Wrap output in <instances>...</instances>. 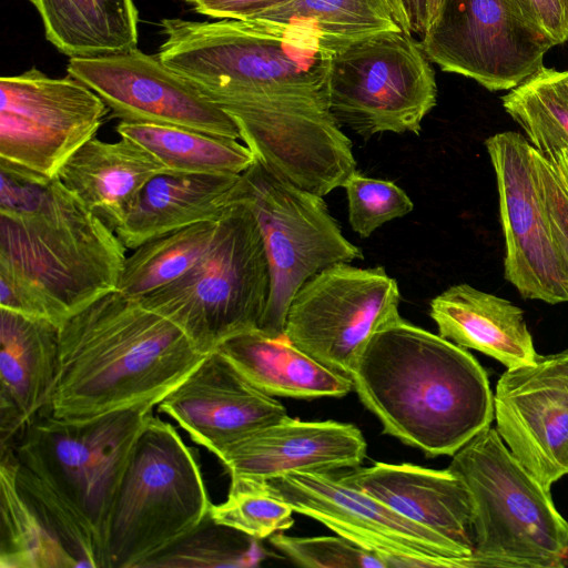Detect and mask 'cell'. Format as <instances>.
<instances>
[{
    "label": "cell",
    "instance_id": "cell-1",
    "mask_svg": "<svg viewBox=\"0 0 568 568\" xmlns=\"http://www.w3.org/2000/svg\"><path fill=\"white\" fill-rule=\"evenodd\" d=\"M126 250L57 176L0 163V308L60 327L118 290Z\"/></svg>",
    "mask_w": 568,
    "mask_h": 568
},
{
    "label": "cell",
    "instance_id": "cell-2",
    "mask_svg": "<svg viewBox=\"0 0 568 568\" xmlns=\"http://www.w3.org/2000/svg\"><path fill=\"white\" fill-rule=\"evenodd\" d=\"M349 376L384 433L428 457L453 456L495 418L478 361L402 316L372 335Z\"/></svg>",
    "mask_w": 568,
    "mask_h": 568
},
{
    "label": "cell",
    "instance_id": "cell-3",
    "mask_svg": "<svg viewBox=\"0 0 568 568\" xmlns=\"http://www.w3.org/2000/svg\"><path fill=\"white\" fill-rule=\"evenodd\" d=\"M206 355L139 298L110 292L60 326L58 376L45 412L84 419L158 405Z\"/></svg>",
    "mask_w": 568,
    "mask_h": 568
},
{
    "label": "cell",
    "instance_id": "cell-4",
    "mask_svg": "<svg viewBox=\"0 0 568 568\" xmlns=\"http://www.w3.org/2000/svg\"><path fill=\"white\" fill-rule=\"evenodd\" d=\"M159 59L226 114L329 110L333 53L308 29L255 20L165 18Z\"/></svg>",
    "mask_w": 568,
    "mask_h": 568
},
{
    "label": "cell",
    "instance_id": "cell-5",
    "mask_svg": "<svg viewBox=\"0 0 568 568\" xmlns=\"http://www.w3.org/2000/svg\"><path fill=\"white\" fill-rule=\"evenodd\" d=\"M473 506V566L559 568L568 564V521L551 493L517 460L496 428L458 449L448 466Z\"/></svg>",
    "mask_w": 568,
    "mask_h": 568
},
{
    "label": "cell",
    "instance_id": "cell-6",
    "mask_svg": "<svg viewBox=\"0 0 568 568\" xmlns=\"http://www.w3.org/2000/svg\"><path fill=\"white\" fill-rule=\"evenodd\" d=\"M268 293L270 271L258 223L248 205L233 197L197 263L139 300L210 354L229 338L258 328Z\"/></svg>",
    "mask_w": 568,
    "mask_h": 568
},
{
    "label": "cell",
    "instance_id": "cell-7",
    "mask_svg": "<svg viewBox=\"0 0 568 568\" xmlns=\"http://www.w3.org/2000/svg\"><path fill=\"white\" fill-rule=\"evenodd\" d=\"M211 501L193 449L152 416L116 491L106 536L109 568H142L195 529Z\"/></svg>",
    "mask_w": 568,
    "mask_h": 568
},
{
    "label": "cell",
    "instance_id": "cell-8",
    "mask_svg": "<svg viewBox=\"0 0 568 568\" xmlns=\"http://www.w3.org/2000/svg\"><path fill=\"white\" fill-rule=\"evenodd\" d=\"M154 406L143 402L84 419L42 413L12 445L18 462L74 507L105 548L116 491Z\"/></svg>",
    "mask_w": 568,
    "mask_h": 568
},
{
    "label": "cell",
    "instance_id": "cell-9",
    "mask_svg": "<svg viewBox=\"0 0 568 568\" xmlns=\"http://www.w3.org/2000/svg\"><path fill=\"white\" fill-rule=\"evenodd\" d=\"M233 197L258 223L270 271V293L260 329L282 337L288 306L301 286L322 270L363 258L342 233L323 196L301 189L255 158Z\"/></svg>",
    "mask_w": 568,
    "mask_h": 568
},
{
    "label": "cell",
    "instance_id": "cell-10",
    "mask_svg": "<svg viewBox=\"0 0 568 568\" xmlns=\"http://www.w3.org/2000/svg\"><path fill=\"white\" fill-rule=\"evenodd\" d=\"M328 89L337 123L365 139L383 132L419 134L437 102L432 62L420 42L402 29L335 52Z\"/></svg>",
    "mask_w": 568,
    "mask_h": 568
},
{
    "label": "cell",
    "instance_id": "cell-11",
    "mask_svg": "<svg viewBox=\"0 0 568 568\" xmlns=\"http://www.w3.org/2000/svg\"><path fill=\"white\" fill-rule=\"evenodd\" d=\"M275 497L382 560L385 567L474 568L473 552L402 516L334 473H287L265 481Z\"/></svg>",
    "mask_w": 568,
    "mask_h": 568
},
{
    "label": "cell",
    "instance_id": "cell-12",
    "mask_svg": "<svg viewBox=\"0 0 568 568\" xmlns=\"http://www.w3.org/2000/svg\"><path fill=\"white\" fill-rule=\"evenodd\" d=\"M399 301L397 281L383 266L336 263L296 292L284 335L318 363L349 376L372 335L400 317Z\"/></svg>",
    "mask_w": 568,
    "mask_h": 568
},
{
    "label": "cell",
    "instance_id": "cell-13",
    "mask_svg": "<svg viewBox=\"0 0 568 568\" xmlns=\"http://www.w3.org/2000/svg\"><path fill=\"white\" fill-rule=\"evenodd\" d=\"M0 92V162L45 179L95 136L110 112L80 80L36 68L2 77Z\"/></svg>",
    "mask_w": 568,
    "mask_h": 568
},
{
    "label": "cell",
    "instance_id": "cell-14",
    "mask_svg": "<svg viewBox=\"0 0 568 568\" xmlns=\"http://www.w3.org/2000/svg\"><path fill=\"white\" fill-rule=\"evenodd\" d=\"M444 72L509 91L544 67L555 42L530 24L513 0H445L419 41Z\"/></svg>",
    "mask_w": 568,
    "mask_h": 568
},
{
    "label": "cell",
    "instance_id": "cell-15",
    "mask_svg": "<svg viewBox=\"0 0 568 568\" xmlns=\"http://www.w3.org/2000/svg\"><path fill=\"white\" fill-rule=\"evenodd\" d=\"M497 182L505 237L504 276L525 300L568 302V271L554 242L534 164V148L518 132L485 140Z\"/></svg>",
    "mask_w": 568,
    "mask_h": 568
},
{
    "label": "cell",
    "instance_id": "cell-16",
    "mask_svg": "<svg viewBox=\"0 0 568 568\" xmlns=\"http://www.w3.org/2000/svg\"><path fill=\"white\" fill-rule=\"evenodd\" d=\"M68 74L94 91L112 116L241 139L235 122L159 57L139 49L93 59H70Z\"/></svg>",
    "mask_w": 568,
    "mask_h": 568
},
{
    "label": "cell",
    "instance_id": "cell-17",
    "mask_svg": "<svg viewBox=\"0 0 568 568\" xmlns=\"http://www.w3.org/2000/svg\"><path fill=\"white\" fill-rule=\"evenodd\" d=\"M496 429L517 460L550 491L568 475V353L507 369L494 394Z\"/></svg>",
    "mask_w": 568,
    "mask_h": 568
},
{
    "label": "cell",
    "instance_id": "cell-18",
    "mask_svg": "<svg viewBox=\"0 0 568 568\" xmlns=\"http://www.w3.org/2000/svg\"><path fill=\"white\" fill-rule=\"evenodd\" d=\"M156 407L216 457L246 435L288 416L274 396L251 384L217 351L207 354Z\"/></svg>",
    "mask_w": 568,
    "mask_h": 568
},
{
    "label": "cell",
    "instance_id": "cell-19",
    "mask_svg": "<svg viewBox=\"0 0 568 568\" xmlns=\"http://www.w3.org/2000/svg\"><path fill=\"white\" fill-rule=\"evenodd\" d=\"M366 448L354 425L287 416L231 444L217 458L231 477L263 483L287 473L354 468L363 462Z\"/></svg>",
    "mask_w": 568,
    "mask_h": 568
},
{
    "label": "cell",
    "instance_id": "cell-20",
    "mask_svg": "<svg viewBox=\"0 0 568 568\" xmlns=\"http://www.w3.org/2000/svg\"><path fill=\"white\" fill-rule=\"evenodd\" d=\"M402 516L474 554L473 506L463 480L450 469L375 463L336 474Z\"/></svg>",
    "mask_w": 568,
    "mask_h": 568
},
{
    "label": "cell",
    "instance_id": "cell-21",
    "mask_svg": "<svg viewBox=\"0 0 568 568\" xmlns=\"http://www.w3.org/2000/svg\"><path fill=\"white\" fill-rule=\"evenodd\" d=\"M60 327L0 308V444L12 446L48 408L59 368Z\"/></svg>",
    "mask_w": 568,
    "mask_h": 568
},
{
    "label": "cell",
    "instance_id": "cell-22",
    "mask_svg": "<svg viewBox=\"0 0 568 568\" xmlns=\"http://www.w3.org/2000/svg\"><path fill=\"white\" fill-rule=\"evenodd\" d=\"M171 172L145 148L121 138H92L60 168L57 178L109 227L116 230L148 183Z\"/></svg>",
    "mask_w": 568,
    "mask_h": 568
},
{
    "label": "cell",
    "instance_id": "cell-23",
    "mask_svg": "<svg viewBox=\"0 0 568 568\" xmlns=\"http://www.w3.org/2000/svg\"><path fill=\"white\" fill-rule=\"evenodd\" d=\"M430 317L442 337L490 356L507 369L532 365L539 357L523 310L467 283L435 296Z\"/></svg>",
    "mask_w": 568,
    "mask_h": 568
},
{
    "label": "cell",
    "instance_id": "cell-24",
    "mask_svg": "<svg viewBox=\"0 0 568 568\" xmlns=\"http://www.w3.org/2000/svg\"><path fill=\"white\" fill-rule=\"evenodd\" d=\"M241 174H161L151 180L115 233L128 250L171 232L219 221Z\"/></svg>",
    "mask_w": 568,
    "mask_h": 568
},
{
    "label": "cell",
    "instance_id": "cell-25",
    "mask_svg": "<svg viewBox=\"0 0 568 568\" xmlns=\"http://www.w3.org/2000/svg\"><path fill=\"white\" fill-rule=\"evenodd\" d=\"M251 384L271 396L342 397L354 389L349 376L337 373L293 345L286 336L248 331L217 349Z\"/></svg>",
    "mask_w": 568,
    "mask_h": 568
},
{
    "label": "cell",
    "instance_id": "cell-26",
    "mask_svg": "<svg viewBox=\"0 0 568 568\" xmlns=\"http://www.w3.org/2000/svg\"><path fill=\"white\" fill-rule=\"evenodd\" d=\"M47 40L70 59H93L138 49L133 0H29Z\"/></svg>",
    "mask_w": 568,
    "mask_h": 568
},
{
    "label": "cell",
    "instance_id": "cell-27",
    "mask_svg": "<svg viewBox=\"0 0 568 568\" xmlns=\"http://www.w3.org/2000/svg\"><path fill=\"white\" fill-rule=\"evenodd\" d=\"M115 131L150 151L171 173L239 175L255 160L236 139L192 129L120 121Z\"/></svg>",
    "mask_w": 568,
    "mask_h": 568
},
{
    "label": "cell",
    "instance_id": "cell-28",
    "mask_svg": "<svg viewBox=\"0 0 568 568\" xmlns=\"http://www.w3.org/2000/svg\"><path fill=\"white\" fill-rule=\"evenodd\" d=\"M251 20L308 29L333 54L368 37L400 29L385 0H288Z\"/></svg>",
    "mask_w": 568,
    "mask_h": 568
},
{
    "label": "cell",
    "instance_id": "cell-29",
    "mask_svg": "<svg viewBox=\"0 0 568 568\" xmlns=\"http://www.w3.org/2000/svg\"><path fill=\"white\" fill-rule=\"evenodd\" d=\"M14 450L1 447V568H73L72 561L49 534L17 488Z\"/></svg>",
    "mask_w": 568,
    "mask_h": 568
},
{
    "label": "cell",
    "instance_id": "cell-30",
    "mask_svg": "<svg viewBox=\"0 0 568 568\" xmlns=\"http://www.w3.org/2000/svg\"><path fill=\"white\" fill-rule=\"evenodd\" d=\"M219 221L171 232L133 250L125 258L118 291L140 298L180 278L205 253Z\"/></svg>",
    "mask_w": 568,
    "mask_h": 568
},
{
    "label": "cell",
    "instance_id": "cell-31",
    "mask_svg": "<svg viewBox=\"0 0 568 568\" xmlns=\"http://www.w3.org/2000/svg\"><path fill=\"white\" fill-rule=\"evenodd\" d=\"M568 71L541 67L501 97L507 114L539 153L568 146Z\"/></svg>",
    "mask_w": 568,
    "mask_h": 568
},
{
    "label": "cell",
    "instance_id": "cell-32",
    "mask_svg": "<svg viewBox=\"0 0 568 568\" xmlns=\"http://www.w3.org/2000/svg\"><path fill=\"white\" fill-rule=\"evenodd\" d=\"M263 559L257 539L221 525L210 515L186 536L156 555L142 568L253 567Z\"/></svg>",
    "mask_w": 568,
    "mask_h": 568
},
{
    "label": "cell",
    "instance_id": "cell-33",
    "mask_svg": "<svg viewBox=\"0 0 568 568\" xmlns=\"http://www.w3.org/2000/svg\"><path fill=\"white\" fill-rule=\"evenodd\" d=\"M293 508L272 495L265 481L231 477L223 503L211 505L209 515L217 524L234 528L257 540L292 527Z\"/></svg>",
    "mask_w": 568,
    "mask_h": 568
},
{
    "label": "cell",
    "instance_id": "cell-34",
    "mask_svg": "<svg viewBox=\"0 0 568 568\" xmlns=\"http://www.w3.org/2000/svg\"><path fill=\"white\" fill-rule=\"evenodd\" d=\"M343 187L347 196L348 222L363 239L414 209L410 197L397 184L366 176L358 171L349 175Z\"/></svg>",
    "mask_w": 568,
    "mask_h": 568
},
{
    "label": "cell",
    "instance_id": "cell-35",
    "mask_svg": "<svg viewBox=\"0 0 568 568\" xmlns=\"http://www.w3.org/2000/svg\"><path fill=\"white\" fill-rule=\"evenodd\" d=\"M268 541L302 567L385 568L377 557L341 536L294 537L275 532L268 537Z\"/></svg>",
    "mask_w": 568,
    "mask_h": 568
},
{
    "label": "cell",
    "instance_id": "cell-36",
    "mask_svg": "<svg viewBox=\"0 0 568 568\" xmlns=\"http://www.w3.org/2000/svg\"><path fill=\"white\" fill-rule=\"evenodd\" d=\"M532 156L551 235L568 271V196L550 164L535 149Z\"/></svg>",
    "mask_w": 568,
    "mask_h": 568
},
{
    "label": "cell",
    "instance_id": "cell-37",
    "mask_svg": "<svg viewBox=\"0 0 568 568\" xmlns=\"http://www.w3.org/2000/svg\"><path fill=\"white\" fill-rule=\"evenodd\" d=\"M523 17L556 45L568 42V14L561 0H513Z\"/></svg>",
    "mask_w": 568,
    "mask_h": 568
},
{
    "label": "cell",
    "instance_id": "cell-38",
    "mask_svg": "<svg viewBox=\"0 0 568 568\" xmlns=\"http://www.w3.org/2000/svg\"><path fill=\"white\" fill-rule=\"evenodd\" d=\"M288 0H190L193 9L219 20H251L256 14Z\"/></svg>",
    "mask_w": 568,
    "mask_h": 568
},
{
    "label": "cell",
    "instance_id": "cell-39",
    "mask_svg": "<svg viewBox=\"0 0 568 568\" xmlns=\"http://www.w3.org/2000/svg\"><path fill=\"white\" fill-rule=\"evenodd\" d=\"M393 19L406 33L420 38L427 30V0H385Z\"/></svg>",
    "mask_w": 568,
    "mask_h": 568
},
{
    "label": "cell",
    "instance_id": "cell-40",
    "mask_svg": "<svg viewBox=\"0 0 568 568\" xmlns=\"http://www.w3.org/2000/svg\"><path fill=\"white\" fill-rule=\"evenodd\" d=\"M540 155L550 164L568 196V146Z\"/></svg>",
    "mask_w": 568,
    "mask_h": 568
},
{
    "label": "cell",
    "instance_id": "cell-41",
    "mask_svg": "<svg viewBox=\"0 0 568 568\" xmlns=\"http://www.w3.org/2000/svg\"><path fill=\"white\" fill-rule=\"evenodd\" d=\"M444 3H445V0H427V7H428L427 29L439 16Z\"/></svg>",
    "mask_w": 568,
    "mask_h": 568
},
{
    "label": "cell",
    "instance_id": "cell-42",
    "mask_svg": "<svg viewBox=\"0 0 568 568\" xmlns=\"http://www.w3.org/2000/svg\"><path fill=\"white\" fill-rule=\"evenodd\" d=\"M561 3H562V6H564V8H565V10H566V12L568 14V0H561Z\"/></svg>",
    "mask_w": 568,
    "mask_h": 568
},
{
    "label": "cell",
    "instance_id": "cell-43",
    "mask_svg": "<svg viewBox=\"0 0 568 568\" xmlns=\"http://www.w3.org/2000/svg\"><path fill=\"white\" fill-rule=\"evenodd\" d=\"M183 1H185L186 3H189V1H190V0H183Z\"/></svg>",
    "mask_w": 568,
    "mask_h": 568
},
{
    "label": "cell",
    "instance_id": "cell-44",
    "mask_svg": "<svg viewBox=\"0 0 568 568\" xmlns=\"http://www.w3.org/2000/svg\"><path fill=\"white\" fill-rule=\"evenodd\" d=\"M567 85H568V81H567Z\"/></svg>",
    "mask_w": 568,
    "mask_h": 568
}]
</instances>
